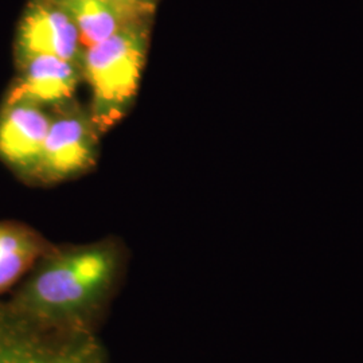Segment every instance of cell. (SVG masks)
Returning a JSON list of instances; mask_svg holds the SVG:
<instances>
[{
	"label": "cell",
	"instance_id": "6da1fadb",
	"mask_svg": "<svg viewBox=\"0 0 363 363\" xmlns=\"http://www.w3.org/2000/svg\"><path fill=\"white\" fill-rule=\"evenodd\" d=\"M121 255L116 244L52 247L15 298L13 311L27 325L55 331H82L116 283Z\"/></svg>",
	"mask_w": 363,
	"mask_h": 363
},
{
	"label": "cell",
	"instance_id": "5b68a950",
	"mask_svg": "<svg viewBox=\"0 0 363 363\" xmlns=\"http://www.w3.org/2000/svg\"><path fill=\"white\" fill-rule=\"evenodd\" d=\"M19 323L0 333V363H103L100 345L85 331H62L49 339Z\"/></svg>",
	"mask_w": 363,
	"mask_h": 363
},
{
	"label": "cell",
	"instance_id": "277c9868",
	"mask_svg": "<svg viewBox=\"0 0 363 363\" xmlns=\"http://www.w3.org/2000/svg\"><path fill=\"white\" fill-rule=\"evenodd\" d=\"M16 38V60L54 55L82 65L77 27L58 0H30Z\"/></svg>",
	"mask_w": 363,
	"mask_h": 363
},
{
	"label": "cell",
	"instance_id": "ba28073f",
	"mask_svg": "<svg viewBox=\"0 0 363 363\" xmlns=\"http://www.w3.org/2000/svg\"><path fill=\"white\" fill-rule=\"evenodd\" d=\"M77 27L84 49L138 22L154 19L156 9L130 0H58Z\"/></svg>",
	"mask_w": 363,
	"mask_h": 363
},
{
	"label": "cell",
	"instance_id": "7a4b0ae2",
	"mask_svg": "<svg viewBox=\"0 0 363 363\" xmlns=\"http://www.w3.org/2000/svg\"><path fill=\"white\" fill-rule=\"evenodd\" d=\"M152 19L133 23L85 49L82 76L91 88L89 115L100 135L130 108L142 77Z\"/></svg>",
	"mask_w": 363,
	"mask_h": 363
},
{
	"label": "cell",
	"instance_id": "8992f818",
	"mask_svg": "<svg viewBox=\"0 0 363 363\" xmlns=\"http://www.w3.org/2000/svg\"><path fill=\"white\" fill-rule=\"evenodd\" d=\"M50 121L46 108L30 101L3 103L0 109V160L26 181L38 167Z\"/></svg>",
	"mask_w": 363,
	"mask_h": 363
},
{
	"label": "cell",
	"instance_id": "3957f363",
	"mask_svg": "<svg viewBox=\"0 0 363 363\" xmlns=\"http://www.w3.org/2000/svg\"><path fill=\"white\" fill-rule=\"evenodd\" d=\"M100 136L89 111L77 101L54 108L38 167L30 181L52 184L91 169L97 159Z\"/></svg>",
	"mask_w": 363,
	"mask_h": 363
},
{
	"label": "cell",
	"instance_id": "52a82bcc",
	"mask_svg": "<svg viewBox=\"0 0 363 363\" xmlns=\"http://www.w3.org/2000/svg\"><path fill=\"white\" fill-rule=\"evenodd\" d=\"M16 64L19 73L4 103L30 101L54 109L74 100L78 84L84 81L82 65L60 57L31 55Z\"/></svg>",
	"mask_w": 363,
	"mask_h": 363
},
{
	"label": "cell",
	"instance_id": "30bf717a",
	"mask_svg": "<svg viewBox=\"0 0 363 363\" xmlns=\"http://www.w3.org/2000/svg\"><path fill=\"white\" fill-rule=\"evenodd\" d=\"M130 1L139 3V4H143V6H148V7L156 9V6H157V1H159V0H130Z\"/></svg>",
	"mask_w": 363,
	"mask_h": 363
},
{
	"label": "cell",
	"instance_id": "9c48e42d",
	"mask_svg": "<svg viewBox=\"0 0 363 363\" xmlns=\"http://www.w3.org/2000/svg\"><path fill=\"white\" fill-rule=\"evenodd\" d=\"M52 247L26 225L0 222V294L34 268Z\"/></svg>",
	"mask_w": 363,
	"mask_h": 363
}]
</instances>
